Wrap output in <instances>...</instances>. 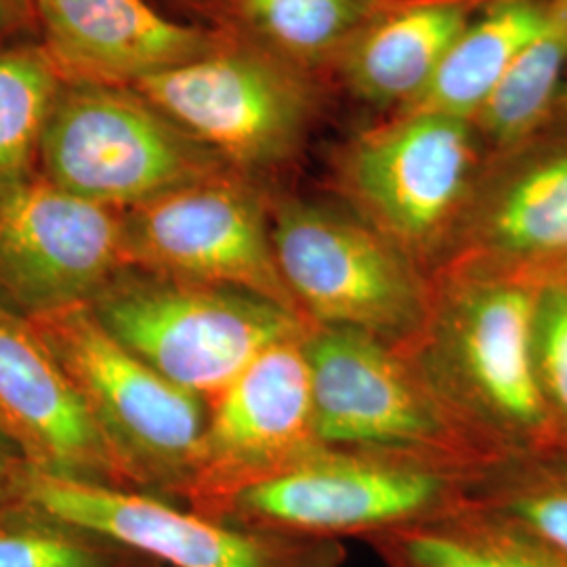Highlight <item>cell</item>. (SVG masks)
<instances>
[{"instance_id":"cell-30","label":"cell","mask_w":567,"mask_h":567,"mask_svg":"<svg viewBox=\"0 0 567 567\" xmlns=\"http://www.w3.org/2000/svg\"><path fill=\"white\" fill-rule=\"evenodd\" d=\"M18 18L23 25H32L34 23V13H32V0H11Z\"/></svg>"},{"instance_id":"cell-8","label":"cell","mask_w":567,"mask_h":567,"mask_svg":"<svg viewBox=\"0 0 567 567\" xmlns=\"http://www.w3.org/2000/svg\"><path fill=\"white\" fill-rule=\"evenodd\" d=\"M477 471L381 452L322 447L282 475L231 496L210 517L282 534L370 540L471 503Z\"/></svg>"},{"instance_id":"cell-2","label":"cell","mask_w":567,"mask_h":567,"mask_svg":"<svg viewBox=\"0 0 567 567\" xmlns=\"http://www.w3.org/2000/svg\"><path fill=\"white\" fill-rule=\"evenodd\" d=\"M133 89L236 173L274 189L295 185V173L337 103L324 79L234 28L210 53Z\"/></svg>"},{"instance_id":"cell-13","label":"cell","mask_w":567,"mask_h":567,"mask_svg":"<svg viewBox=\"0 0 567 567\" xmlns=\"http://www.w3.org/2000/svg\"><path fill=\"white\" fill-rule=\"evenodd\" d=\"M305 330L265 349L208 404L185 507L213 515L238 492L282 475L324 447L316 431Z\"/></svg>"},{"instance_id":"cell-19","label":"cell","mask_w":567,"mask_h":567,"mask_svg":"<svg viewBox=\"0 0 567 567\" xmlns=\"http://www.w3.org/2000/svg\"><path fill=\"white\" fill-rule=\"evenodd\" d=\"M365 543L386 567H567L564 553L473 503Z\"/></svg>"},{"instance_id":"cell-25","label":"cell","mask_w":567,"mask_h":567,"mask_svg":"<svg viewBox=\"0 0 567 567\" xmlns=\"http://www.w3.org/2000/svg\"><path fill=\"white\" fill-rule=\"evenodd\" d=\"M532 343L538 385L561 450L567 447V280L538 286Z\"/></svg>"},{"instance_id":"cell-16","label":"cell","mask_w":567,"mask_h":567,"mask_svg":"<svg viewBox=\"0 0 567 567\" xmlns=\"http://www.w3.org/2000/svg\"><path fill=\"white\" fill-rule=\"evenodd\" d=\"M32 13L63 81L118 86L203 58L227 30L173 18L150 0H32Z\"/></svg>"},{"instance_id":"cell-6","label":"cell","mask_w":567,"mask_h":567,"mask_svg":"<svg viewBox=\"0 0 567 567\" xmlns=\"http://www.w3.org/2000/svg\"><path fill=\"white\" fill-rule=\"evenodd\" d=\"M30 322L79 389L124 487L183 505L196 475L208 404L122 347L86 305Z\"/></svg>"},{"instance_id":"cell-21","label":"cell","mask_w":567,"mask_h":567,"mask_svg":"<svg viewBox=\"0 0 567 567\" xmlns=\"http://www.w3.org/2000/svg\"><path fill=\"white\" fill-rule=\"evenodd\" d=\"M567 79V0H548L545 20L507 79L475 118L489 152L543 128Z\"/></svg>"},{"instance_id":"cell-7","label":"cell","mask_w":567,"mask_h":567,"mask_svg":"<svg viewBox=\"0 0 567 567\" xmlns=\"http://www.w3.org/2000/svg\"><path fill=\"white\" fill-rule=\"evenodd\" d=\"M234 171L133 86L61 82L39 145V175L112 210Z\"/></svg>"},{"instance_id":"cell-5","label":"cell","mask_w":567,"mask_h":567,"mask_svg":"<svg viewBox=\"0 0 567 567\" xmlns=\"http://www.w3.org/2000/svg\"><path fill=\"white\" fill-rule=\"evenodd\" d=\"M86 307L122 347L206 404L265 349L307 328L259 295L131 265Z\"/></svg>"},{"instance_id":"cell-27","label":"cell","mask_w":567,"mask_h":567,"mask_svg":"<svg viewBox=\"0 0 567 567\" xmlns=\"http://www.w3.org/2000/svg\"><path fill=\"white\" fill-rule=\"evenodd\" d=\"M171 2L182 7L183 11L198 23H206L213 28H227L224 0H171Z\"/></svg>"},{"instance_id":"cell-26","label":"cell","mask_w":567,"mask_h":567,"mask_svg":"<svg viewBox=\"0 0 567 567\" xmlns=\"http://www.w3.org/2000/svg\"><path fill=\"white\" fill-rule=\"evenodd\" d=\"M23 466L25 463L21 461L18 450L0 435V503H7L16 496Z\"/></svg>"},{"instance_id":"cell-17","label":"cell","mask_w":567,"mask_h":567,"mask_svg":"<svg viewBox=\"0 0 567 567\" xmlns=\"http://www.w3.org/2000/svg\"><path fill=\"white\" fill-rule=\"evenodd\" d=\"M496 0H400L372 21L341 53L326 81L374 114H400L416 102L450 49Z\"/></svg>"},{"instance_id":"cell-11","label":"cell","mask_w":567,"mask_h":567,"mask_svg":"<svg viewBox=\"0 0 567 567\" xmlns=\"http://www.w3.org/2000/svg\"><path fill=\"white\" fill-rule=\"evenodd\" d=\"M271 192L229 171L124 210V265L246 290L299 316L274 255Z\"/></svg>"},{"instance_id":"cell-20","label":"cell","mask_w":567,"mask_h":567,"mask_svg":"<svg viewBox=\"0 0 567 567\" xmlns=\"http://www.w3.org/2000/svg\"><path fill=\"white\" fill-rule=\"evenodd\" d=\"M400 0H224L227 25L320 79ZM328 82V81H326Z\"/></svg>"},{"instance_id":"cell-24","label":"cell","mask_w":567,"mask_h":567,"mask_svg":"<svg viewBox=\"0 0 567 567\" xmlns=\"http://www.w3.org/2000/svg\"><path fill=\"white\" fill-rule=\"evenodd\" d=\"M0 567H163L20 496L0 503Z\"/></svg>"},{"instance_id":"cell-9","label":"cell","mask_w":567,"mask_h":567,"mask_svg":"<svg viewBox=\"0 0 567 567\" xmlns=\"http://www.w3.org/2000/svg\"><path fill=\"white\" fill-rule=\"evenodd\" d=\"M303 349L322 446L468 471L496 463L452 419L402 347L360 330L307 326Z\"/></svg>"},{"instance_id":"cell-23","label":"cell","mask_w":567,"mask_h":567,"mask_svg":"<svg viewBox=\"0 0 567 567\" xmlns=\"http://www.w3.org/2000/svg\"><path fill=\"white\" fill-rule=\"evenodd\" d=\"M471 503L567 557V463L553 461L550 450L482 466L471 486Z\"/></svg>"},{"instance_id":"cell-4","label":"cell","mask_w":567,"mask_h":567,"mask_svg":"<svg viewBox=\"0 0 567 567\" xmlns=\"http://www.w3.org/2000/svg\"><path fill=\"white\" fill-rule=\"evenodd\" d=\"M271 244L307 326L349 328L404 347L425 324L433 276L334 196L276 187Z\"/></svg>"},{"instance_id":"cell-10","label":"cell","mask_w":567,"mask_h":567,"mask_svg":"<svg viewBox=\"0 0 567 567\" xmlns=\"http://www.w3.org/2000/svg\"><path fill=\"white\" fill-rule=\"evenodd\" d=\"M16 496L163 567H344L341 540L248 527L161 496L53 477L25 465Z\"/></svg>"},{"instance_id":"cell-18","label":"cell","mask_w":567,"mask_h":567,"mask_svg":"<svg viewBox=\"0 0 567 567\" xmlns=\"http://www.w3.org/2000/svg\"><path fill=\"white\" fill-rule=\"evenodd\" d=\"M547 7L548 0L492 2L454 42L423 95L400 114L440 112L475 121L538 32Z\"/></svg>"},{"instance_id":"cell-1","label":"cell","mask_w":567,"mask_h":567,"mask_svg":"<svg viewBox=\"0 0 567 567\" xmlns=\"http://www.w3.org/2000/svg\"><path fill=\"white\" fill-rule=\"evenodd\" d=\"M536 295L526 280L440 269L425 324L402 347L492 461L559 450L534 364Z\"/></svg>"},{"instance_id":"cell-3","label":"cell","mask_w":567,"mask_h":567,"mask_svg":"<svg viewBox=\"0 0 567 567\" xmlns=\"http://www.w3.org/2000/svg\"><path fill=\"white\" fill-rule=\"evenodd\" d=\"M487 156L473 121L440 112L395 114L328 145L326 194L433 276L446 261Z\"/></svg>"},{"instance_id":"cell-12","label":"cell","mask_w":567,"mask_h":567,"mask_svg":"<svg viewBox=\"0 0 567 567\" xmlns=\"http://www.w3.org/2000/svg\"><path fill=\"white\" fill-rule=\"evenodd\" d=\"M446 267L538 286L567 280V124L489 152L440 269Z\"/></svg>"},{"instance_id":"cell-22","label":"cell","mask_w":567,"mask_h":567,"mask_svg":"<svg viewBox=\"0 0 567 567\" xmlns=\"http://www.w3.org/2000/svg\"><path fill=\"white\" fill-rule=\"evenodd\" d=\"M63 79L41 44L0 49V194L39 175V145Z\"/></svg>"},{"instance_id":"cell-28","label":"cell","mask_w":567,"mask_h":567,"mask_svg":"<svg viewBox=\"0 0 567 567\" xmlns=\"http://www.w3.org/2000/svg\"><path fill=\"white\" fill-rule=\"evenodd\" d=\"M20 25H23V23H21L20 18H18V13H16L13 4H11V0H0V37H2L4 32L13 30V28H20Z\"/></svg>"},{"instance_id":"cell-15","label":"cell","mask_w":567,"mask_h":567,"mask_svg":"<svg viewBox=\"0 0 567 567\" xmlns=\"http://www.w3.org/2000/svg\"><path fill=\"white\" fill-rule=\"evenodd\" d=\"M0 435L53 477L124 487L81 393L30 320L0 305Z\"/></svg>"},{"instance_id":"cell-14","label":"cell","mask_w":567,"mask_h":567,"mask_svg":"<svg viewBox=\"0 0 567 567\" xmlns=\"http://www.w3.org/2000/svg\"><path fill=\"white\" fill-rule=\"evenodd\" d=\"M124 267L121 213L34 175L0 194V305L25 320L86 305Z\"/></svg>"},{"instance_id":"cell-29","label":"cell","mask_w":567,"mask_h":567,"mask_svg":"<svg viewBox=\"0 0 567 567\" xmlns=\"http://www.w3.org/2000/svg\"><path fill=\"white\" fill-rule=\"evenodd\" d=\"M547 124H567V79L564 86H561V91H559V95H557V100H555Z\"/></svg>"}]
</instances>
